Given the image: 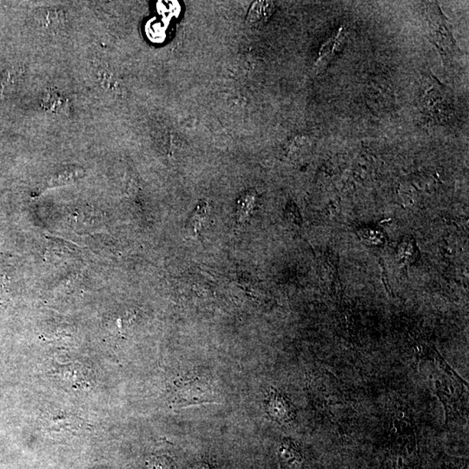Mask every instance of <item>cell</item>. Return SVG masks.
<instances>
[{"label": "cell", "mask_w": 469, "mask_h": 469, "mask_svg": "<svg viewBox=\"0 0 469 469\" xmlns=\"http://www.w3.org/2000/svg\"><path fill=\"white\" fill-rule=\"evenodd\" d=\"M429 25L431 37L442 53L446 56H454L457 53L458 49L456 47L450 29L448 28L447 21L437 6L430 10Z\"/></svg>", "instance_id": "6da1fadb"}, {"label": "cell", "mask_w": 469, "mask_h": 469, "mask_svg": "<svg viewBox=\"0 0 469 469\" xmlns=\"http://www.w3.org/2000/svg\"><path fill=\"white\" fill-rule=\"evenodd\" d=\"M422 108L426 114L436 120L446 119L448 116V103L444 93L439 88L432 86L422 96Z\"/></svg>", "instance_id": "7a4b0ae2"}, {"label": "cell", "mask_w": 469, "mask_h": 469, "mask_svg": "<svg viewBox=\"0 0 469 469\" xmlns=\"http://www.w3.org/2000/svg\"><path fill=\"white\" fill-rule=\"evenodd\" d=\"M45 428L51 431L58 433H71L74 434L77 431L83 429L84 422L80 418L70 415H58L49 416L45 421Z\"/></svg>", "instance_id": "3957f363"}, {"label": "cell", "mask_w": 469, "mask_h": 469, "mask_svg": "<svg viewBox=\"0 0 469 469\" xmlns=\"http://www.w3.org/2000/svg\"><path fill=\"white\" fill-rule=\"evenodd\" d=\"M274 3L272 1H256L253 3L247 16V23L252 27H262L272 17L274 12Z\"/></svg>", "instance_id": "277c9868"}, {"label": "cell", "mask_w": 469, "mask_h": 469, "mask_svg": "<svg viewBox=\"0 0 469 469\" xmlns=\"http://www.w3.org/2000/svg\"><path fill=\"white\" fill-rule=\"evenodd\" d=\"M281 461L283 469H300L302 456L291 442L285 443L281 450Z\"/></svg>", "instance_id": "5b68a950"}, {"label": "cell", "mask_w": 469, "mask_h": 469, "mask_svg": "<svg viewBox=\"0 0 469 469\" xmlns=\"http://www.w3.org/2000/svg\"><path fill=\"white\" fill-rule=\"evenodd\" d=\"M207 206L208 205L206 204L200 205V206L197 208V210H195L193 217L191 218V230L192 231H194L195 234L197 232L198 228H200L202 221L204 219Z\"/></svg>", "instance_id": "8992f818"}, {"label": "cell", "mask_w": 469, "mask_h": 469, "mask_svg": "<svg viewBox=\"0 0 469 469\" xmlns=\"http://www.w3.org/2000/svg\"><path fill=\"white\" fill-rule=\"evenodd\" d=\"M8 298L6 295L4 285H0V306L5 305L8 304Z\"/></svg>", "instance_id": "52a82bcc"}]
</instances>
